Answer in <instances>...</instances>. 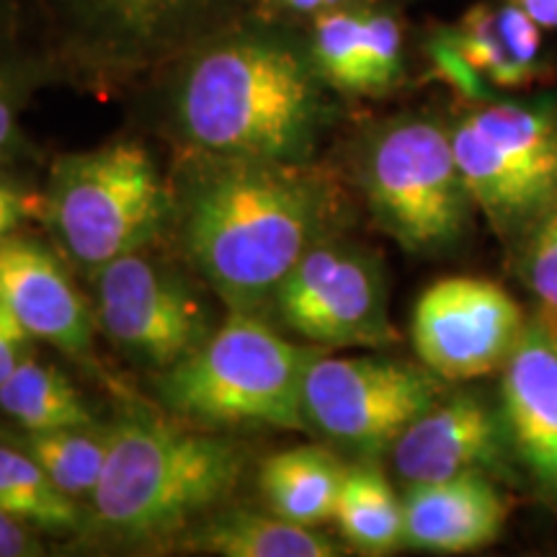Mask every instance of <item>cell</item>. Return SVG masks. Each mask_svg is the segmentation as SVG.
I'll return each instance as SVG.
<instances>
[{
	"label": "cell",
	"mask_w": 557,
	"mask_h": 557,
	"mask_svg": "<svg viewBox=\"0 0 557 557\" xmlns=\"http://www.w3.org/2000/svg\"><path fill=\"white\" fill-rule=\"evenodd\" d=\"M517 269L537 297V315L557 320V201L517 240Z\"/></svg>",
	"instance_id": "obj_25"
},
{
	"label": "cell",
	"mask_w": 557,
	"mask_h": 557,
	"mask_svg": "<svg viewBox=\"0 0 557 557\" xmlns=\"http://www.w3.org/2000/svg\"><path fill=\"white\" fill-rule=\"evenodd\" d=\"M361 16L364 5H338L312 16L310 54L320 78L333 90L364 96V65H361Z\"/></svg>",
	"instance_id": "obj_23"
},
{
	"label": "cell",
	"mask_w": 557,
	"mask_h": 557,
	"mask_svg": "<svg viewBox=\"0 0 557 557\" xmlns=\"http://www.w3.org/2000/svg\"><path fill=\"white\" fill-rule=\"evenodd\" d=\"M5 442L24 449L60 491L78 500L94 496L96 485H99L103 465H107L109 429H21V434L9 436Z\"/></svg>",
	"instance_id": "obj_22"
},
{
	"label": "cell",
	"mask_w": 557,
	"mask_h": 557,
	"mask_svg": "<svg viewBox=\"0 0 557 557\" xmlns=\"http://www.w3.org/2000/svg\"><path fill=\"white\" fill-rule=\"evenodd\" d=\"M0 410L24 431L94 426V413L67 374L32 354L0 382Z\"/></svg>",
	"instance_id": "obj_20"
},
{
	"label": "cell",
	"mask_w": 557,
	"mask_h": 557,
	"mask_svg": "<svg viewBox=\"0 0 557 557\" xmlns=\"http://www.w3.org/2000/svg\"><path fill=\"white\" fill-rule=\"evenodd\" d=\"M389 455L406 485L468 472L508 485L521 480L500 403H493L480 389L444 393L403 431Z\"/></svg>",
	"instance_id": "obj_13"
},
{
	"label": "cell",
	"mask_w": 557,
	"mask_h": 557,
	"mask_svg": "<svg viewBox=\"0 0 557 557\" xmlns=\"http://www.w3.org/2000/svg\"><path fill=\"white\" fill-rule=\"evenodd\" d=\"M37 70L29 62L0 52V163L18 139V120L34 90Z\"/></svg>",
	"instance_id": "obj_27"
},
{
	"label": "cell",
	"mask_w": 557,
	"mask_h": 557,
	"mask_svg": "<svg viewBox=\"0 0 557 557\" xmlns=\"http://www.w3.org/2000/svg\"><path fill=\"white\" fill-rule=\"evenodd\" d=\"M498 403L521 475L557 508V320L529 318L500 369Z\"/></svg>",
	"instance_id": "obj_14"
},
{
	"label": "cell",
	"mask_w": 557,
	"mask_h": 557,
	"mask_svg": "<svg viewBox=\"0 0 557 557\" xmlns=\"http://www.w3.org/2000/svg\"><path fill=\"white\" fill-rule=\"evenodd\" d=\"M41 212H45V191L0 176V240L16 235L26 222L41 220Z\"/></svg>",
	"instance_id": "obj_29"
},
{
	"label": "cell",
	"mask_w": 557,
	"mask_h": 557,
	"mask_svg": "<svg viewBox=\"0 0 557 557\" xmlns=\"http://www.w3.org/2000/svg\"><path fill=\"white\" fill-rule=\"evenodd\" d=\"M472 201L504 240L557 201V99H485L449 127Z\"/></svg>",
	"instance_id": "obj_7"
},
{
	"label": "cell",
	"mask_w": 557,
	"mask_h": 557,
	"mask_svg": "<svg viewBox=\"0 0 557 557\" xmlns=\"http://www.w3.org/2000/svg\"><path fill=\"white\" fill-rule=\"evenodd\" d=\"M0 511L21 524L50 534L86 529L78 500L52 483L24 449L0 444Z\"/></svg>",
	"instance_id": "obj_21"
},
{
	"label": "cell",
	"mask_w": 557,
	"mask_h": 557,
	"mask_svg": "<svg viewBox=\"0 0 557 557\" xmlns=\"http://www.w3.org/2000/svg\"><path fill=\"white\" fill-rule=\"evenodd\" d=\"M498 485V480L480 472L408 485L403 496L406 547L462 555L493 545L508 519V504Z\"/></svg>",
	"instance_id": "obj_16"
},
{
	"label": "cell",
	"mask_w": 557,
	"mask_h": 557,
	"mask_svg": "<svg viewBox=\"0 0 557 557\" xmlns=\"http://www.w3.org/2000/svg\"><path fill=\"white\" fill-rule=\"evenodd\" d=\"M75 54L135 73L184 58L240 24L248 0H54Z\"/></svg>",
	"instance_id": "obj_11"
},
{
	"label": "cell",
	"mask_w": 557,
	"mask_h": 557,
	"mask_svg": "<svg viewBox=\"0 0 557 557\" xmlns=\"http://www.w3.org/2000/svg\"><path fill=\"white\" fill-rule=\"evenodd\" d=\"M333 521L346 545L361 555H389L406 545L403 498L369 459L346 470Z\"/></svg>",
	"instance_id": "obj_19"
},
{
	"label": "cell",
	"mask_w": 557,
	"mask_h": 557,
	"mask_svg": "<svg viewBox=\"0 0 557 557\" xmlns=\"http://www.w3.org/2000/svg\"><path fill=\"white\" fill-rule=\"evenodd\" d=\"M346 465L336 451L302 444L267 457L259 470V487L269 511L305 527L333 521Z\"/></svg>",
	"instance_id": "obj_17"
},
{
	"label": "cell",
	"mask_w": 557,
	"mask_h": 557,
	"mask_svg": "<svg viewBox=\"0 0 557 557\" xmlns=\"http://www.w3.org/2000/svg\"><path fill=\"white\" fill-rule=\"evenodd\" d=\"M361 65L364 96H385L403 81V24L389 9L364 5Z\"/></svg>",
	"instance_id": "obj_26"
},
{
	"label": "cell",
	"mask_w": 557,
	"mask_h": 557,
	"mask_svg": "<svg viewBox=\"0 0 557 557\" xmlns=\"http://www.w3.org/2000/svg\"><path fill=\"white\" fill-rule=\"evenodd\" d=\"M447 393L426 364L377 354L336 357L323 351L305 377V421L325 442L377 462L423 410Z\"/></svg>",
	"instance_id": "obj_8"
},
{
	"label": "cell",
	"mask_w": 557,
	"mask_h": 557,
	"mask_svg": "<svg viewBox=\"0 0 557 557\" xmlns=\"http://www.w3.org/2000/svg\"><path fill=\"white\" fill-rule=\"evenodd\" d=\"M524 9L542 29H557V0H511Z\"/></svg>",
	"instance_id": "obj_33"
},
{
	"label": "cell",
	"mask_w": 557,
	"mask_h": 557,
	"mask_svg": "<svg viewBox=\"0 0 557 557\" xmlns=\"http://www.w3.org/2000/svg\"><path fill=\"white\" fill-rule=\"evenodd\" d=\"M246 465L238 438L132 416L109 429L86 527L116 545L171 542L230 500Z\"/></svg>",
	"instance_id": "obj_3"
},
{
	"label": "cell",
	"mask_w": 557,
	"mask_h": 557,
	"mask_svg": "<svg viewBox=\"0 0 557 557\" xmlns=\"http://www.w3.org/2000/svg\"><path fill=\"white\" fill-rule=\"evenodd\" d=\"M271 308L292 333L329 351L380 348L398 341L389 323L382 261L338 235L320 240L297 261Z\"/></svg>",
	"instance_id": "obj_9"
},
{
	"label": "cell",
	"mask_w": 557,
	"mask_h": 557,
	"mask_svg": "<svg viewBox=\"0 0 557 557\" xmlns=\"http://www.w3.org/2000/svg\"><path fill=\"white\" fill-rule=\"evenodd\" d=\"M357 176L377 227L416 256L455 248L478 209L449 127L431 116H400L374 129L361 145Z\"/></svg>",
	"instance_id": "obj_6"
},
{
	"label": "cell",
	"mask_w": 557,
	"mask_h": 557,
	"mask_svg": "<svg viewBox=\"0 0 557 557\" xmlns=\"http://www.w3.org/2000/svg\"><path fill=\"white\" fill-rule=\"evenodd\" d=\"M0 305L29 331L67 357H86L94 315L65 263L39 240L11 235L0 240Z\"/></svg>",
	"instance_id": "obj_15"
},
{
	"label": "cell",
	"mask_w": 557,
	"mask_h": 557,
	"mask_svg": "<svg viewBox=\"0 0 557 557\" xmlns=\"http://www.w3.org/2000/svg\"><path fill=\"white\" fill-rule=\"evenodd\" d=\"M0 13H3V11H0Z\"/></svg>",
	"instance_id": "obj_34"
},
{
	"label": "cell",
	"mask_w": 557,
	"mask_h": 557,
	"mask_svg": "<svg viewBox=\"0 0 557 557\" xmlns=\"http://www.w3.org/2000/svg\"><path fill=\"white\" fill-rule=\"evenodd\" d=\"M32 336L9 310L0 305V382L29 357Z\"/></svg>",
	"instance_id": "obj_30"
},
{
	"label": "cell",
	"mask_w": 557,
	"mask_h": 557,
	"mask_svg": "<svg viewBox=\"0 0 557 557\" xmlns=\"http://www.w3.org/2000/svg\"><path fill=\"white\" fill-rule=\"evenodd\" d=\"M329 88L308 41L240 21L178 58L171 122L194 156L308 163L331 124Z\"/></svg>",
	"instance_id": "obj_2"
},
{
	"label": "cell",
	"mask_w": 557,
	"mask_h": 557,
	"mask_svg": "<svg viewBox=\"0 0 557 557\" xmlns=\"http://www.w3.org/2000/svg\"><path fill=\"white\" fill-rule=\"evenodd\" d=\"M344 194L329 171L278 160L199 156L173 222L191 269L230 312H259L297 261L336 235Z\"/></svg>",
	"instance_id": "obj_1"
},
{
	"label": "cell",
	"mask_w": 557,
	"mask_h": 557,
	"mask_svg": "<svg viewBox=\"0 0 557 557\" xmlns=\"http://www.w3.org/2000/svg\"><path fill=\"white\" fill-rule=\"evenodd\" d=\"M99 329L124 357L163 374L212 336V315L199 292L143 250L94 271Z\"/></svg>",
	"instance_id": "obj_10"
},
{
	"label": "cell",
	"mask_w": 557,
	"mask_h": 557,
	"mask_svg": "<svg viewBox=\"0 0 557 557\" xmlns=\"http://www.w3.org/2000/svg\"><path fill=\"white\" fill-rule=\"evenodd\" d=\"M451 47L462 54V60L475 70L480 78L500 90H524L532 88L537 78L519 65L506 50L500 37L496 5L478 3L457 21V26L444 32Z\"/></svg>",
	"instance_id": "obj_24"
},
{
	"label": "cell",
	"mask_w": 557,
	"mask_h": 557,
	"mask_svg": "<svg viewBox=\"0 0 557 557\" xmlns=\"http://www.w3.org/2000/svg\"><path fill=\"white\" fill-rule=\"evenodd\" d=\"M45 555L37 534L29 532V527L21 521L5 517L0 511V557H37Z\"/></svg>",
	"instance_id": "obj_31"
},
{
	"label": "cell",
	"mask_w": 557,
	"mask_h": 557,
	"mask_svg": "<svg viewBox=\"0 0 557 557\" xmlns=\"http://www.w3.org/2000/svg\"><path fill=\"white\" fill-rule=\"evenodd\" d=\"M263 9L274 18H312L318 13L329 11V5H325V0H263Z\"/></svg>",
	"instance_id": "obj_32"
},
{
	"label": "cell",
	"mask_w": 557,
	"mask_h": 557,
	"mask_svg": "<svg viewBox=\"0 0 557 557\" xmlns=\"http://www.w3.org/2000/svg\"><path fill=\"white\" fill-rule=\"evenodd\" d=\"M529 318L500 284L449 276L418 297L413 346L421 364L444 382H472L500 372Z\"/></svg>",
	"instance_id": "obj_12"
},
{
	"label": "cell",
	"mask_w": 557,
	"mask_h": 557,
	"mask_svg": "<svg viewBox=\"0 0 557 557\" xmlns=\"http://www.w3.org/2000/svg\"><path fill=\"white\" fill-rule=\"evenodd\" d=\"M323 351L284 338L256 312H230L197 351L160 374L158 393L173 416L207 429L308 431L305 377Z\"/></svg>",
	"instance_id": "obj_4"
},
{
	"label": "cell",
	"mask_w": 557,
	"mask_h": 557,
	"mask_svg": "<svg viewBox=\"0 0 557 557\" xmlns=\"http://www.w3.org/2000/svg\"><path fill=\"white\" fill-rule=\"evenodd\" d=\"M500 37L506 41V50L521 67L529 70L534 78L542 75V26L524 9L506 0L496 9Z\"/></svg>",
	"instance_id": "obj_28"
},
{
	"label": "cell",
	"mask_w": 557,
	"mask_h": 557,
	"mask_svg": "<svg viewBox=\"0 0 557 557\" xmlns=\"http://www.w3.org/2000/svg\"><path fill=\"white\" fill-rule=\"evenodd\" d=\"M176 191L137 139L67 152L52 165L41 222L62 253L94 274L148 248L173 222Z\"/></svg>",
	"instance_id": "obj_5"
},
{
	"label": "cell",
	"mask_w": 557,
	"mask_h": 557,
	"mask_svg": "<svg viewBox=\"0 0 557 557\" xmlns=\"http://www.w3.org/2000/svg\"><path fill=\"white\" fill-rule=\"evenodd\" d=\"M184 547L222 557H336L344 545L318 527L287 521L276 513L214 511L197 521Z\"/></svg>",
	"instance_id": "obj_18"
}]
</instances>
